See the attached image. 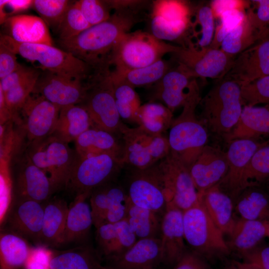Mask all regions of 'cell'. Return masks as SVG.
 Returning <instances> with one entry per match:
<instances>
[{
    "instance_id": "cell-19",
    "label": "cell",
    "mask_w": 269,
    "mask_h": 269,
    "mask_svg": "<svg viewBox=\"0 0 269 269\" xmlns=\"http://www.w3.org/2000/svg\"><path fill=\"white\" fill-rule=\"evenodd\" d=\"M269 75V36L233 59L222 79L234 81L241 86Z\"/></svg>"
},
{
    "instance_id": "cell-1",
    "label": "cell",
    "mask_w": 269,
    "mask_h": 269,
    "mask_svg": "<svg viewBox=\"0 0 269 269\" xmlns=\"http://www.w3.org/2000/svg\"><path fill=\"white\" fill-rule=\"evenodd\" d=\"M131 9L116 10L107 20L93 25L77 36L59 39L62 49L85 62L93 69L109 66L114 48L137 22Z\"/></svg>"
},
{
    "instance_id": "cell-52",
    "label": "cell",
    "mask_w": 269,
    "mask_h": 269,
    "mask_svg": "<svg viewBox=\"0 0 269 269\" xmlns=\"http://www.w3.org/2000/svg\"><path fill=\"white\" fill-rule=\"evenodd\" d=\"M256 24L265 37L269 36V0H251Z\"/></svg>"
},
{
    "instance_id": "cell-51",
    "label": "cell",
    "mask_w": 269,
    "mask_h": 269,
    "mask_svg": "<svg viewBox=\"0 0 269 269\" xmlns=\"http://www.w3.org/2000/svg\"><path fill=\"white\" fill-rule=\"evenodd\" d=\"M40 71L21 65L16 70L0 80V89L5 93L39 73Z\"/></svg>"
},
{
    "instance_id": "cell-15",
    "label": "cell",
    "mask_w": 269,
    "mask_h": 269,
    "mask_svg": "<svg viewBox=\"0 0 269 269\" xmlns=\"http://www.w3.org/2000/svg\"><path fill=\"white\" fill-rule=\"evenodd\" d=\"M60 108L39 94L29 95L19 112L28 145L52 135Z\"/></svg>"
},
{
    "instance_id": "cell-16",
    "label": "cell",
    "mask_w": 269,
    "mask_h": 269,
    "mask_svg": "<svg viewBox=\"0 0 269 269\" xmlns=\"http://www.w3.org/2000/svg\"><path fill=\"white\" fill-rule=\"evenodd\" d=\"M131 202L127 190L115 180L94 189L89 197L93 225L125 219Z\"/></svg>"
},
{
    "instance_id": "cell-21",
    "label": "cell",
    "mask_w": 269,
    "mask_h": 269,
    "mask_svg": "<svg viewBox=\"0 0 269 269\" xmlns=\"http://www.w3.org/2000/svg\"><path fill=\"white\" fill-rule=\"evenodd\" d=\"M228 168L227 152L206 145L189 168L198 194L217 185L226 175Z\"/></svg>"
},
{
    "instance_id": "cell-36",
    "label": "cell",
    "mask_w": 269,
    "mask_h": 269,
    "mask_svg": "<svg viewBox=\"0 0 269 269\" xmlns=\"http://www.w3.org/2000/svg\"><path fill=\"white\" fill-rule=\"evenodd\" d=\"M170 69L168 62L160 59L146 67L127 71H111L113 82L128 84L132 87H143L157 83Z\"/></svg>"
},
{
    "instance_id": "cell-13",
    "label": "cell",
    "mask_w": 269,
    "mask_h": 269,
    "mask_svg": "<svg viewBox=\"0 0 269 269\" xmlns=\"http://www.w3.org/2000/svg\"><path fill=\"white\" fill-rule=\"evenodd\" d=\"M157 165L162 176L167 205L184 211L198 202V192L189 169L177 156L169 152Z\"/></svg>"
},
{
    "instance_id": "cell-49",
    "label": "cell",
    "mask_w": 269,
    "mask_h": 269,
    "mask_svg": "<svg viewBox=\"0 0 269 269\" xmlns=\"http://www.w3.org/2000/svg\"><path fill=\"white\" fill-rule=\"evenodd\" d=\"M118 238L116 223L105 224L96 228V240L100 253L105 259L112 257Z\"/></svg>"
},
{
    "instance_id": "cell-43",
    "label": "cell",
    "mask_w": 269,
    "mask_h": 269,
    "mask_svg": "<svg viewBox=\"0 0 269 269\" xmlns=\"http://www.w3.org/2000/svg\"><path fill=\"white\" fill-rule=\"evenodd\" d=\"M245 181L247 187L269 183V142L259 148L246 167Z\"/></svg>"
},
{
    "instance_id": "cell-29",
    "label": "cell",
    "mask_w": 269,
    "mask_h": 269,
    "mask_svg": "<svg viewBox=\"0 0 269 269\" xmlns=\"http://www.w3.org/2000/svg\"><path fill=\"white\" fill-rule=\"evenodd\" d=\"M269 135V109L257 106L243 107L239 120L225 138L227 142Z\"/></svg>"
},
{
    "instance_id": "cell-47",
    "label": "cell",
    "mask_w": 269,
    "mask_h": 269,
    "mask_svg": "<svg viewBox=\"0 0 269 269\" xmlns=\"http://www.w3.org/2000/svg\"><path fill=\"white\" fill-rule=\"evenodd\" d=\"M243 106L269 104V75L241 86Z\"/></svg>"
},
{
    "instance_id": "cell-34",
    "label": "cell",
    "mask_w": 269,
    "mask_h": 269,
    "mask_svg": "<svg viewBox=\"0 0 269 269\" xmlns=\"http://www.w3.org/2000/svg\"><path fill=\"white\" fill-rule=\"evenodd\" d=\"M234 209L241 218L269 221V194L261 186L245 188L234 202Z\"/></svg>"
},
{
    "instance_id": "cell-38",
    "label": "cell",
    "mask_w": 269,
    "mask_h": 269,
    "mask_svg": "<svg viewBox=\"0 0 269 269\" xmlns=\"http://www.w3.org/2000/svg\"><path fill=\"white\" fill-rule=\"evenodd\" d=\"M31 249L20 235L15 233H1L0 237V269L24 268Z\"/></svg>"
},
{
    "instance_id": "cell-2",
    "label": "cell",
    "mask_w": 269,
    "mask_h": 269,
    "mask_svg": "<svg viewBox=\"0 0 269 269\" xmlns=\"http://www.w3.org/2000/svg\"><path fill=\"white\" fill-rule=\"evenodd\" d=\"M200 121L212 133L225 138L240 118L243 104L241 86L230 80L221 79L201 99Z\"/></svg>"
},
{
    "instance_id": "cell-25",
    "label": "cell",
    "mask_w": 269,
    "mask_h": 269,
    "mask_svg": "<svg viewBox=\"0 0 269 269\" xmlns=\"http://www.w3.org/2000/svg\"><path fill=\"white\" fill-rule=\"evenodd\" d=\"M161 245L162 263L175 265L186 251L183 224V211L167 205L162 217Z\"/></svg>"
},
{
    "instance_id": "cell-28",
    "label": "cell",
    "mask_w": 269,
    "mask_h": 269,
    "mask_svg": "<svg viewBox=\"0 0 269 269\" xmlns=\"http://www.w3.org/2000/svg\"><path fill=\"white\" fill-rule=\"evenodd\" d=\"M198 194L200 202L214 224L224 234L229 235L236 222L234 203L231 197L216 185Z\"/></svg>"
},
{
    "instance_id": "cell-46",
    "label": "cell",
    "mask_w": 269,
    "mask_h": 269,
    "mask_svg": "<svg viewBox=\"0 0 269 269\" xmlns=\"http://www.w3.org/2000/svg\"><path fill=\"white\" fill-rule=\"evenodd\" d=\"M249 7L237 8L223 12L218 18L220 22L215 27L214 37L209 47L220 49L225 37L243 20Z\"/></svg>"
},
{
    "instance_id": "cell-45",
    "label": "cell",
    "mask_w": 269,
    "mask_h": 269,
    "mask_svg": "<svg viewBox=\"0 0 269 269\" xmlns=\"http://www.w3.org/2000/svg\"><path fill=\"white\" fill-rule=\"evenodd\" d=\"M71 3L67 0H34L32 6L47 26L57 30Z\"/></svg>"
},
{
    "instance_id": "cell-55",
    "label": "cell",
    "mask_w": 269,
    "mask_h": 269,
    "mask_svg": "<svg viewBox=\"0 0 269 269\" xmlns=\"http://www.w3.org/2000/svg\"><path fill=\"white\" fill-rule=\"evenodd\" d=\"M33 0H0V17L1 23L4 22L10 15L27 9L32 6Z\"/></svg>"
},
{
    "instance_id": "cell-63",
    "label": "cell",
    "mask_w": 269,
    "mask_h": 269,
    "mask_svg": "<svg viewBox=\"0 0 269 269\" xmlns=\"http://www.w3.org/2000/svg\"><path fill=\"white\" fill-rule=\"evenodd\" d=\"M156 269V268H155V269Z\"/></svg>"
},
{
    "instance_id": "cell-44",
    "label": "cell",
    "mask_w": 269,
    "mask_h": 269,
    "mask_svg": "<svg viewBox=\"0 0 269 269\" xmlns=\"http://www.w3.org/2000/svg\"><path fill=\"white\" fill-rule=\"evenodd\" d=\"M77 1L72 2L65 12L57 30L60 40L73 38L90 27Z\"/></svg>"
},
{
    "instance_id": "cell-53",
    "label": "cell",
    "mask_w": 269,
    "mask_h": 269,
    "mask_svg": "<svg viewBox=\"0 0 269 269\" xmlns=\"http://www.w3.org/2000/svg\"><path fill=\"white\" fill-rule=\"evenodd\" d=\"M245 263L261 269H269V246L258 245L242 255Z\"/></svg>"
},
{
    "instance_id": "cell-37",
    "label": "cell",
    "mask_w": 269,
    "mask_h": 269,
    "mask_svg": "<svg viewBox=\"0 0 269 269\" xmlns=\"http://www.w3.org/2000/svg\"><path fill=\"white\" fill-rule=\"evenodd\" d=\"M162 216L131 202L125 219L138 240L160 239Z\"/></svg>"
},
{
    "instance_id": "cell-3",
    "label": "cell",
    "mask_w": 269,
    "mask_h": 269,
    "mask_svg": "<svg viewBox=\"0 0 269 269\" xmlns=\"http://www.w3.org/2000/svg\"><path fill=\"white\" fill-rule=\"evenodd\" d=\"M109 67L94 69L86 79V92L81 104L88 112L92 127L115 134L125 124L118 111Z\"/></svg>"
},
{
    "instance_id": "cell-40",
    "label": "cell",
    "mask_w": 269,
    "mask_h": 269,
    "mask_svg": "<svg viewBox=\"0 0 269 269\" xmlns=\"http://www.w3.org/2000/svg\"><path fill=\"white\" fill-rule=\"evenodd\" d=\"M172 112L166 106L154 102L141 105L136 115V123L151 134H163L173 121Z\"/></svg>"
},
{
    "instance_id": "cell-30",
    "label": "cell",
    "mask_w": 269,
    "mask_h": 269,
    "mask_svg": "<svg viewBox=\"0 0 269 269\" xmlns=\"http://www.w3.org/2000/svg\"><path fill=\"white\" fill-rule=\"evenodd\" d=\"M265 37L256 23L251 2L243 20L225 37L220 49L235 57Z\"/></svg>"
},
{
    "instance_id": "cell-33",
    "label": "cell",
    "mask_w": 269,
    "mask_h": 269,
    "mask_svg": "<svg viewBox=\"0 0 269 269\" xmlns=\"http://www.w3.org/2000/svg\"><path fill=\"white\" fill-rule=\"evenodd\" d=\"M268 221L241 218L236 221L227 244L229 248L241 255L252 250L268 236Z\"/></svg>"
},
{
    "instance_id": "cell-22",
    "label": "cell",
    "mask_w": 269,
    "mask_h": 269,
    "mask_svg": "<svg viewBox=\"0 0 269 269\" xmlns=\"http://www.w3.org/2000/svg\"><path fill=\"white\" fill-rule=\"evenodd\" d=\"M196 79L177 67L169 69L156 83L154 99L162 102L171 112L182 107L193 96L199 93Z\"/></svg>"
},
{
    "instance_id": "cell-8",
    "label": "cell",
    "mask_w": 269,
    "mask_h": 269,
    "mask_svg": "<svg viewBox=\"0 0 269 269\" xmlns=\"http://www.w3.org/2000/svg\"><path fill=\"white\" fill-rule=\"evenodd\" d=\"M124 165L122 157L112 153L78 156L65 188L71 189L76 195L91 193L98 187L114 181Z\"/></svg>"
},
{
    "instance_id": "cell-60",
    "label": "cell",
    "mask_w": 269,
    "mask_h": 269,
    "mask_svg": "<svg viewBox=\"0 0 269 269\" xmlns=\"http://www.w3.org/2000/svg\"><path fill=\"white\" fill-rule=\"evenodd\" d=\"M266 190L269 194V183L266 185Z\"/></svg>"
},
{
    "instance_id": "cell-17",
    "label": "cell",
    "mask_w": 269,
    "mask_h": 269,
    "mask_svg": "<svg viewBox=\"0 0 269 269\" xmlns=\"http://www.w3.org/2000/svg\"><path fill=\"white\" fill-rule=\"evenodd\" d=\"M268 142H260L252 139H237L229 142L226 152L228 159L227 172L216 186L229 195L234 203L247 188L244 175L249 161L255 152Z\"/></svg>"
},
{
    "instance_id": "cell-64",
    "label": "cell",
    "mask_w": 269,
    "mask_h": 269,
    "mask_svg": "<svg viewBox=\"0 0 269 269\" xmlns=\"http://www.w3.org/2000/svg\"></svg>"
},
{
    "instance_id": "cell-58",
    "label": "cell",
    "mask_w": 269,
    "mask_h": 269,
    "mask_svg": "<svg viewBox=\"0 0 269 269\" xmlns=\"http://www.w3.org/2000/svg\"><path fill=\"white\" fill-rule=\"evenodd\" d=\"M233 264L237 269H261L257 267L246 263L234 261Z\"/></svg>"
},
{
    "instance_id": "cell-31",
    "label": "cell",
    "mask_w": 269,
    "mask_h": 269,
    "mask_svg": "<svg viewBox=\"0 0 269 269\" xmlns=\"http://www.w3.org/2000/svg\"><path fill=\"white\" fill-rule=\"evenodd\" d=\"M92 127L89 115L81 104L61 107L52 135L67 142L75 140Z\"/></svg>"
},
{
    "instance_id": "cell-39",
    "label": "cell",
    "mask_w": 269,
    "mask_h": 269,
    "mask_svg": "<svg viewBox=\"0 0 269 269\" xmlns=\"http://www.w3.org/2000/svg\"><path fill=\"white\" fill-rule=\"evenodd\" d=\"M98 255L88 247L54 253L50 269H100Z\"/></svg>"
},
{
    "instance_id": "cell-26",
    "label": "cell",
    "mask_w": 269,
    "mask_h": 269,
    "mask_svg": "<svg viewBox=\"0 0 269 269\" xmlns=\"http://www.w3.org/2000/svg\"><path fill=\"white\" fill-rule=\"evenodd\" d=\"M90 193L76 195L69 207L61 245L85 240L93 225L90 204L86 200Z\"/></svg>"
},
{
    "instance_id": "cell-54",
    "label": "cell",
    "mask_w": 269,
    "mask_h": 269,
    "mask_svg": "<svg viewBox=\"0 0 269 269\" xmlns=\"http://www.w3.org/2000/svg\"><path fill=\"white\" fill-rule=\"evenodd\" d=\"M203 257L192 250H187L173 269H210Z\"/></svg>"
},
{
    "instance_id": "cell-24",
    "label": "cell",
    "mask_w": 269,
    "mask_h": 269,
    "mask_svg": "<svg viewBox=\"0 0 269 269\" xmlns=\"http://www.w3.org/2000/svg\"><path fill=\"white\" fill-rule=\"evenodd\" d=\"M116 269H153L162 263L160 238L138 239L125 252L107 259Z\"/></svg>"
},
{
    "instance_id": "cell-23",
    "label": "cell",
    "mask_w": 269,
    "mask_h": 269,
    "mask_svg": "<svg viewBox=\"0 0 269 269\" xmlns=\"http://www.w3.org/2000/svg\"><path fill=\"white\" fill-rule=\"evenodd\" d=\"M44 210L41 202L15 199L4 223L20 236L40 242Z\"/></svg>"
},
{
    "instance_id": "cell-10",
    "label": "cell",
    "mask_w": 269,
    "mask_h": 269,
    "mask_svg": "<svg viewBox=\"0 0 269 269\" xmlns=\"http://www.w3.org/2000/svg\"><path fill=\"white\" fill-rule=\"evenodd\" d=\"M124 143L122 159L132 168H148L170 152L168 137L163 134H149L139 126L131 128L126 125L121 132Z\"/></svg>"
},
{
    "instance_id": "cell-9",
    "label": "cell",
    "mask_w": 269,
    "mask_h": 269,
    "mask_svg": "<svg viewBox=\"0 0 269 269\" xmlns=\"http://www.w3.org/2000/svg\"><path fill=\"white\" fill-rule=\"evenodd\" d=\"M185 241L192 251L202 256L229 252L224 234L212 220L200 202L183 211Z\"/></svg>"
},
{
    "instance_id": "cell-59",
    "label": "cell",
    "mask_w": 269,
    "mask_h": 269,
    "mask_svg": "<svg viewBox=\"0 0 269 269\" xmlns=\"http://www.w3.org/2000/svg\"><path fill=\"white\" fill-rule=\"evenodd\" d=\"M100 269H116L115 268H113L109 265L106 266H101Z\"/></svg>"
},
{
    "instance_id": "cell-35",
    "label": "cell",
    "mask_w": 269,
    "mask_h": 269,
    "mask_svg": "<svg viewBox=\"0 0 269 269\" xmlns=\"http://www.w3.org/2000/svg\"><path fill=\"white\" fill-rule=\"evenodd\" d=\"M69 207L63 200L55 199L44 205L40 242L61 245Z\"/></svg>"
},
{
    "instance_id": "cell-62",
    "label": "cell",
    "mask_w": 269,
    "mask_h": 269,
    "mask_svg": "<svg viewBox=\"0 0 269 269\" xmlns=\"http://www.w3.org/2000/svg\"><path fill=\"white\" fill-rule=\"evenodd\" d=\"M230 269H237L235 267V266L232 264L231 267H230Z\"/></svg>"
},
{
    "instance_id": "cell-48",
    "label": "cell",
    "mask_w": 269,
    "mask_h": 269,
    "mask_svg": "<svg viewBox=\"0 0 269 269\" xmlns=\"http://www.w3.org/2000/svg\"><path fill=\"white\" fill-rule=\"evenodd\" d=\"M76 1L91 26L107 20L111 16L109 12L110 6L106 1L80 0Z\"/></svg>"
},
{
    "instance_id": "cell-4",
    "label": "cell",
    "mask_w": 269,
    "mask_h": 269,
    "mask_svg": "<svg viewBox=\"0 0 269 269\" xmlns=\"http://www.w3.org/2000/svg\"><path fill=\"white\" fill-rule=\"evenodd\" d=\"M181 46H174L158 39L151 33L135 31L124 35L111 55L109 66L115 71H123L149 66L173 53Z\"/></svg>"
},
{
    "instance_id": "cell-32",
    "label": "cell",
    "mask_w": 269,
    "mask_h": 269,
    "mask_svg": "<svg viewBox=\"0 0 269 269\" xmlns=\"http://www.w3.org/2000/svg\"><path fill=\"white\" fill-rule=\"evenodd\" d=\"M76 152L79 157L102 153H112L122 157L123 145L114 134L91 127L75 140Z\"/></svg>"
},
{
    "instance_id": "cell-12",
    "label": "cell",
    "mask_w": 269,
    "mask_h": 269,
    "mask_svg": "<svg viewBox=\"0 0 269 269\" xmlns=\"http://www.w3.org/2000/svg\"><path fill=\"white\" fill-rule=\"evenodd\" d=\"M193 7L186 1L160 0L153 2L150 21L151 34L164 41L184 38L190 30Z\"/></svg>"
},
{
    "instance_id": "cell-11",
    "label": "cell",
    "mask_w": 269,
    "mask_h": 269,
    "mask_svg": "<svg viewBox=\"0 0 269 269\" xmlns=\"http://www.w3.org/2000/svg\"><path fill=\"white\" fill-rule=\"evenodd\" d=\"M172 54L178 64L177 67L194 79L221 80L235 58L220 49L197 48L190 38L180 49Z\"/></svg>"
},
{
    "instance_id": "cell-14",
    "label": "cell",
    "mask_w": 269,
    "mask_h": 269,
    "mask_svg": "<svg viewBox=\"0 0 269 269\" xmlns=\"http://www.w3.org/2000/svg\"><path fill=\"white\" fill-rule=\"evenodd\" d=\"M128 182L126 190L132 203L163 215L167 201L157 163L145 169L133 168Z\"/></svg>"
},
{
    "instance_id": "cell-50",
    "label": "cell",
    "mask_w": 269,
    "mask_h": 269,
    "mask_svg": "<svg viewBox=\"0 0 269 269\" xmlns=\"http://www.w3.org/2000/svg\"><path fill=\"white\" fill-rule=\"evenodd\" d=\"M53 255V251L43 246L31 248L24 268L50 269V264Z\"/></svg>"
},
{
    "instance_id": "cell-5",
    "label": "cell",
    "mask_w": 269,
    "mask_h": 269,
    "mask_svg": "<svg viewBox=\"0 0 269 269\" xmlns=\"http://www.w3.org/2000/svg\"><path fill=\"white\" fill-rule=\"evenodd\" d=\"M201 99L198 93L187 102L169 128L170 153L177 156L188 168L207 145L208 138L207 129L195 114Z\"/></svg>"
},
{
    "instance_id": "cell-6",
    "label": "cell",
    "mask_w": 269,
    "mask_h": 269,
    "mask_svg": "<svg viewBox=\"0 0 269 269\" xmlns=\"http://www.w3.org/2000/svg\"><path fill=\"white\" fill-rule=\"evenodd\" d=\"M0 44L16 54L40 64L43 70L71 78L86 80L93 69L70 53L53 45L18 42L5 34H1Z\"/></svg>"
},
{
    "instance_id": "cell-42",
    "label": "cell",
    "mask_w": 269,
    "mask_h": 269,
    "mask_svg": "<svg viewBox=\"0 0 269 269\" xmlns=\"http://www.w3.org/2000/svg\"><path fill=\"white\" fill-rule=\"evenodd\" d=\"M113 83L116 105L121 118L136 123V115L141 106L138 94L128 84L113 81Z\"/></svg>"
},
{
    "instance_id": "cell-18",
    "label": "cell",
    "mask_w": 269,
    "mask_h": 269,
    "mask_svg": "<svg viewBox=\"0 0 269 269\" xmlns=\"http://www.w3.org/2000/svg\"><path fill=\"white\" fill-rule=\"evenodd\" d=\"M85 81L43 70L32 93L43 96L60 108L81 104L86 95Z\"/></svg>"
},
{
    "instance_id": "cell-7",
    "label": "cell",
    "mask_w": 269,
    "mask_h": 269,
    "mask_svg": "<svg viewBox=\"0 0 269 269\" xmlns=\"http://www.w3.org/2000/svg\"><path fill=\"white\" fill-rule=\"evenodd\" d=\"M28 146L29 158L47 174L55 191L65 187L78 157L76 151L53 135Z\"/></svg>"
},
{
    "instance_id": "cell-20",
    "label": "cell",
    "mask_w": 269,
    "mask_h": 269,
    "mask_svg": "<svg viewBox=\"0 0 269 269\" xmlns=\"http://www.w3.org/2000/svg\"><path fill=\"white\" fill-rule=\"evenodd\" d=\"M20 158L13 182L16 199L46 201L55 191L48 176L32 162L26 150Z\"/></svg>"
},
{
    "instance_id": "cell-41",
    "label": "cell",
    "mask_w": 269,
    "mask_h": 269,
    "mask_svg": "<svg viewBox=\"0 0 269 269\" xmlns=\"http://www.w3.org/2000/svg\"><path fill=\"white\" fill-rule=\"evenodd\" d=\"M215 17L210 3L202 2L193 7L191 32L196 47L202 49L211 44L215 33Z\"/></svg>"
},
{
    "instance_id": "cell-56",
    "label": "cell",
    "mask_w": 269,
    "mask_h": 269,
    "mask_svg": "<svg viewBox=\"0 0 269 269\" xmlns=\"http://www.w3.org/2000/svg\"><path fill=\"white\" fill-rule=\"evenodd\" d=\"M20 66L17 61L16 54L0 44V79L5 77Z\"/></svg>"
},
{
    "instance_id": "cell-61",
    "label": "cell",
    "mask_w": 269,
    "mask_h": 269,
    "mask_svg": "<svg viewBox=\"0 0 269 269\" xmlns=\"http://www.w3.org/2000/svg\"><path fill=\"white\" fill-rule=\"evenodd\" d=\"M268 236L269 237V221H268Z\"/></svg>"
},
{
    "instance_id": "cell-27",
    "label": "cell",
    "mask_w": 269,
    "mask_h": 269,
    "mask_svg": "<svg viewBox=\"0 0 269 269\" xmlns=\"http://www.w3.org/2000/svg\"><path fill=\"white\" fill-rule=\"evenodd\" d=\"M3 23L7 30L5 35L18 42L53 45L47 25L41 17L15 15L8 18Z\"/></svg>"
},
{
    "instance_id": "cell-57",
    "label": "cell",
    "mask_w": 269,
    "mask_h": 269,
    "mask_svg": "<svg viewBox=\"0 0 269 269\" xmlns=\"http://www.w3.org/2000/svg\"><path fill=\"white\" fill-rule=\"evenodd\" d=\"M210 3L215 18L218 19L223 12L229 10L250 7L251 0H214Z\"/></svg>"
}]
</instances>
